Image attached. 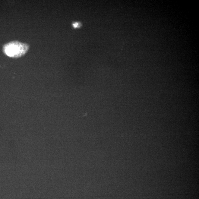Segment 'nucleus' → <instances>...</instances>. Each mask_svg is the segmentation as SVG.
Returning <instances> with one entry per match:
<instances>
[{
	"label": "nucleus",
	"mask_w": 199,
	"mask_h": 199,
	"mask_svg": "<svg viewBox=\"0 0 199 199\" xmlns=\"http://www.w3.org/2000/svg\"><path fill=\"white\" fill-rule=\"evenodd\" d=\"M28 49L27 45L17 41L7 43L3 47V52L5 54L9 57L15 58L24 55Z\"/></svg>",
	"instance_id": "obj_1"
},
{
	"label": "nucleus",
	"mask_w": 199,
	"mask_h": 199,
	"mask_svg": "<svg viewBox=\"0 0 199 199\" xmlns=\"http://www.w3.org/2000/svg\"><path fill=\"white\" fill-rule=\"evenodd\" d=\"M81 26V24L80 23L76 22L73 23V26L74 28H79Z\"/></svg>",
	"instance_id": "obj_2"
}]
</instances>
